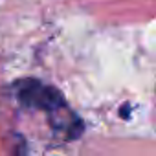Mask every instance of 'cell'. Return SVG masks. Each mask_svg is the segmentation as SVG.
Returning <instances> with one entry per match:
<instances>
[{"label": "cell", "instance_id": "1", "mask_svg": "<svg viewBox=\"0 0 156 156\" xmlns=\"http://www.w3.org/2000/svg\"><path fill=\"white\" fill-rule=\"evenodd\" d=\"M13 90H15L17 99L28 108H37V110H44L50 114H55V112L66 108L64 96L55 87L41 83L37 79L15 81Z\"/></svg>", "mask_w": 156, "mask_h": 156}]
</instances>
